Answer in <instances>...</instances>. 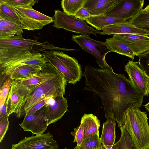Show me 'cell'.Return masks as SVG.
<instances>
[{
  "mask_svg": "<svg viewBox=\"0 0 149 149\" xmlns=\"http://www.w3.org/2000/svg\"><path fill=\"white\" fill-rule=\"evenodd\" d=\"M83 76L85 79L84 90L99 95L105 117L114 119L119 128L128 109L142 106L143 95L124 74L115 73L111 67L98 69L86 66Z\"/></svg>",
  "mask_w": 149,
  "mask_h": 149,
  "instance_id": "1",
  "label": "cell"
},
{
  "mask_svg": "<svg viewBox=\"0 0 149 149\" xmlns=\"http://www.w3.org/2000/svg\"><path fill=\"white\" fill-rule=\"evenodd\" d=\"M146 111L139 108L128 109L121 127L128 132L137 149L149 148V125Z\"/></svg>",
  "mask_w": 149,
  "mask_h": 149,
  "instance_id": "2",
  "label": "cell"
},
{
  "mask_svg": "<svg viewBox=\"0 0 149 149\" xmlns=\"http://www.w3.org/2000/svg\"><path fill=\"white\" fill-rule=\"evenodd\" d=\"M43 54L46 61L62 73L67 82L74 85L80 80L83 75L81 67L75 58L54 50L45 51Z\"/></svg>",
  "mask_w": 149,
  "mask_h": 149,
  "instance_id": "3",
  "label": "cell"
},
{
  "mask_svg": "<svg viewBox=\"0 0 149 149\" xmlns=\"http://www.w3.org/2000/svg\"><path fill=\"white\" fill-rule=\"evenodd\" d=\"M67 81L60 73L55 77L43 83L31 94L21 112V117L34 105L47 97L64 95Z\"/></svg>",
  "mask_w": 149,
  "mask_h": 149,
  "instance_id": "4",
  "label": "cell"
},
{
  "mask_svg": "<svg viewBox=\"0 0 149 149\" xmlns=\"http://www.w3.org/2000/svg\"><path fill=\"white\" fill-rule=\"evenodd\" d=\"M13 8L19 18L22 29L29 31L39 30L53 22V17L36 10L32 7L18 6Z\"/></svg>",
  "mask_w": 149,
  "mask_h": 149,
  "instance_id": "5",
  "label": "cell"
},
{
  "mask_svg": "<svg viewBox=\"0 0 149 149\" xmlns=\"http://www.w3.org/2000/svg\"><path fill=\"white\" fill-rule=\"evenodd\" d=\"M53 18L54 24L52 26L58 29H63L77 33L91 34L96 36V34L101 32L88 26L84 21L68 15L59 10L54 11Z\"/></svg>",
  "mask_w": 149,
  "mask_h": 149,
  "instance_id": "6",
  "label": "cell"
},
{
  "mask_svg": "<svg viewBox=\"0 0 149 149\" xmlns=\"http://www.w3.org/2000/svg\"><path fill=\"white\" fill-rule=\"evenodd\" d=\"M31 94L30 90L20 81L14 80L6 100L8 116L16 113L17 117L20 118L22 111Z\"/></svg>",
  "mask_w": 149,
  "mask_h": 149,
  "instance_id": "7",
  "label": "cell"
},
{
  "mask_svg": "<svg viewBox=\"0 0 149 149\" xmlns=\"http://www.w3.org/2000/svg\"><path fill=\"white\" fill-rule=\"evenodd\" d=\"M72 37L71 40L78 44L84 51L95 57L100 69L110 66L105 58L110 52L106 48L104 42L91 38L88 34L72 35Z\"/></svg>",
  "mask_w": 149,
  "mask_h": 149,
  "instance_id": "8",
  "label": "cell"
},
{
  "mask_svg": "<svg viewBox=\"0 0 149 149\" xmlns=\"http://www.w3.org/2000/svg\"><path fill=\"white\" fill-rule=\"evenodd\" d=\"M47 105L34 113L24 116L22 123L19 124L24 131H30L33 135L43 134L49 125Z\"/></svg>",
  "mask_w": 149,
  "mask_h": 149,
  "instance_id": "9",
  "label": "cell"
},
{
  "mask_svg": "<svg viewBox=\"0 0 149 149\" xmlns=\"http://www.w3.org/2000/svg\"><path fill=\"white\" fill-rule=\"evenodd\" d=\"M13 149H58V145L49 132L26 137L18 143L12 145Z\"/></svg>",
  "mask_w": 149,
  "mask_h": 149,
  "instance_id": "10",
  "label": "cell"
},
{
  "mask_svg": "<svg viewBox=\"0 0 149 149\" xmlns=\"http://www.w3.org/2000/svg\"><path fill=\"white\" fill-rule=\"evenodd\" d=\"M124 70L129 79L144 96L149 95V77L142 69L138 62L129 60L125 65Z\"/></svg>",
  "mask_w": 149,
  "mask_h": 149,
  "instance_id": "11",
  "label": "cell"
},
{
  "mask_svg": "<svg viewBox=\"0 0 149 149\" xmlns=\"http://www.w3.org/2000/svg\"><path fill=\"white\" fill-rule=\"evenodd\" d=\"M144 2V0H121L106 15L130 21L142 11Z\"/></svg>",
  "mask_w": 149,
  "mask_h": 149,
  "instance_id": "12",
  "label": "cell"
},
{
  "mask_svg": "<svg viewBox=\"0 0 149 149\" xmlns=\"http://www.w3.org/2000/svg\"><path fill=\"white\" fill-rule=\"evenodd\" d=\"M113 37L125 43L135 56H139L149 52V37L138 34H118Z\"/></svg>",
  "mask_w": 149,
  "mask_h": 149,
  "instance_id": "13",
  "label": "cell"
},
{
  "mask_svg": "<svg viewBox=\"0 0 149 149\" xmlns=\"http://www.w3.org/2000/svg\"><path fill=\"white\" fill-rule=\"evenodd\" d=\"M50 44L47 42L41 43L37 39L24 38L22 35L14 36L5 39H0V48H12L26 49L34 52H38L34 47L47 48Z\"/></svg>",
  "mask_w": 149,
  "mask_h": 149,
  "instance_id": "14",
  "label": "cell"
},
{
  "mask_svg": "<svg viewBox=\"0 0 149 149\" xmlns=\"http://www.w3.org/2000/svg\"><path fill=\"white\" fill-rule=\"evenodd\" d=\"M47 62L43 54L31 52L24 56L11 63L0 67L1 74L8 77L16 68L25 65L38 66L42 68Z\"/></svg>",
  "mask_w": 149,
  "mask_h": 149,
  "instance_id": "15",
  "label": "cell"
},
{
  "mask_svg": "<svg viewBox=\"0 0 149 149\" xmlns=\"http://www.w3.org/2000/svg\"><path fill=\"white\" fill-rule=\"evenodd\" d=\"M61 72L49 63L47 62L42 70L36 75L20 81L32 93L38 86L48 80L52 79Z\"/></svg>",
  "mask_w": 149,
  "mask_h": 149,
  "instance_id": "16",
  "label": "cell"
},
{
  "mask_svg": "<svg viewBox=\"0 0 149 149\" xmlns=\"http://www.w3.org/2000/svg\"><path fill=\"white\" fill-rule=\"evenodd\" d=\"M47 106L49 125L61 119L68 110L67 99L63 95L50 97Z\"/></svg>",
  "mask_w": 149,
  "mask_h": 149,
  "instance_id": "17",
  "label": "cell"
},
{
  "mask_svg": "<svg viewBox=\"0 0 149 149\" xmlns=\"http://www.w3.org/2000/svg\"><path fill=\"white\" fill-rule=\"evenodd\" d=\"M102 30L100 33L102 35L134 34L149 36V31L137 27L129 21L110 25Z\"/></svg>",
  "mask_w": 149,
  "mask_h": 149,
  "instance_id": "18",
  "label": "cell"
},
{
  "mask_svg": "<svg viewBox=\"0 0 149 149\" xmlns=\"http://www.w3.org/2000/svg\"><path fill=\"white\" fill-rule=\"evenodd\" d=\"M121 0H88L83 7L92 16L106 15L111 11Z\"/></svg>",
  "mask_w": 149,
  "mask_h": 149,
  "instance_id": "19",
  "label": "cell"
},
{
  "mask_svg": "<svg viewBox=\"0 0 149 149\" xmlns=\"http://www.w3.org/2000/svg\"><path fill=\"white\" fill-rule=\"evenodd\" d=\"M80 123L83 127V140L95 135H99L100 122L97 117L93 114H84L81 117Z\"/></svg>",
  "mask_w": 149,
  "mask_h": 149,
  "instance_id": "20",
  "label": "cell"
},
{
  "mask_svg": "<svg viewBox=\"0 0 149 149\" xmlns=\"http://www.w3.org/2000/svg\"><path fill=\"white\" fill-rule=\"evenodd\" d=\"M85 21L87 23L98 31L110 25L129 21L123 19L108 16L106 15L91 16L88 18Z\"/></svg>",
  "mask_w": 149,
  "mask_h": 149,
  "instance_id": "21",
  "label": "cell"
},
{
  "mask_svg": "<svg viewBox=\"0 0 149 149\" xmlns=\"http://www.w3.org/2000/svg\"><path fill=\"white\" fill-rule=\"evenodd\" d=\"M116 120L111 118H107L103 125L100 140L102 144L111 146L114 144L116 138Z\"/></svg>",
  "mask_w": 149,
  "mask_h": 149,
  "instance_id": "22",
  "label": "cell"
},
{
  "mask_svg": "<svg viewBox=\"0 0 149 149\" xmlns=\"http://www.w3.org/2000/svg\"><path fill=\"white\" fill-rule=\"evenodd\" d=\"M107 49L113 52L128 57L132 60L135 56L133 52L126 44L120 40L115 39L113 37L106 39L104 42Z\"/></svg>",
  "mask_w": 149,
  "mask_h": 149,
  "instance_id": "23",
  "label": "cell"
},
{
  "mask_svg": "<svg viewBox=\"0 0 149 149\" xmlns=\"http://www.w3.org/2000/svg\"><path fill=\"white\" fill-rule=\"evenodd\" d=\"M42 68L38 66L23 65L16 68L9 76L13 80L25 79L36 75Z\"/></svg>",
  "mask_w": 149,
  "mask_h": 149,
  "instance_id": "24",
  "label": "cell"
},
{
  "mask_svg": "<svg viewBox=\"0 0 149 149\" xmlns=\"http://www.w3.org/2000/svg\"><path fill=\"white\" fill-rule=\"evenodd\" d=\"M0 18L17 24H21L19 18L13 8L0 0Z\"/></svg>",
  "mask_w": 149,
  "mask_h": 149,
  "instance_id": "25",
  "label": "cell"
},
{
  "mask_svg": "<svg viewBox=\"0 0 149 149\" xmlns=\"http://www.w3.org/2000/svg\"><path fill=\"white\" fill-rule=\"evenodd\" d=\"M88 0H63L61 1V7L66 14L74 16L77 12L84 6Z\"/></svg>",
  "mask_w": 149,
  "mask_h": 149,
  "instance_id": "26",
  "label": "cell"
},
{
  "mask_svg": "<svg viewBox=\"0 0 149 149\" xmlns=\"http://www.w3.org/2000/svg\"><path fill=\"white\" fill-rule=\"evenodd\" d=\"M120 128L121 136L119 140L115 144L118 149H137L127 130L122 127Z\"/></svg>",
  "mask_w": 149,
  "mask_h": 149,
  "instance_id": "27",
  "label": "cell"
},
{
  "mask_svg": "<svg viewBox=\"0 0 149 149\" xmlns=\"http://www.w3.org/2000/svg\"><path fill=\"white\" fill-rule=\"evenodd\" d=\"M99 135L96 134L83 140L80 145L73 149H100L102 144Z\"/></svg>",
  "mask_w": 149,
  "mask_h": 149,
  "instance_id": "28",
  "label": "cell"
},
{
  "mask_svg": "<svg viewBox=\"0 0 149 149\" xmlns=\"http://www.w3.org/2000/svg\"><path fill=\"white\" fill-rule=\"evenodd\" d=\"M129 22L137 27L149 31V14L143 13L142 11Z\"/></svg>",
  "mask_w": 149,
  "mask_h": 149,
  "instance_id": "29",
  "label": "cell"
},
{
  "mask_svg": "<svg viewBox=\"0 0 149 149\" xmlns=\"http://www.w3.org/2000/svg\"><path fill=\"white\" fill-rule=\"evenodd\" d=\"M13 80L9 76L5 79L3 83L1 85L0 92V108L4 104L7 99Z\"/></svg>",
  "mask_w": 149,
  "mask_h": 149,
  "instance_id": "30",
  "label": "cell"
},
{
  "mask_svg": "<svg viewBox=\"0 0 149 149\" xmlns=\"http://www.w3.org/2000/svg\"><path fill=\"white\" fill-rule=\"evenodd\" d=\"M0 26L5 27L15 35H22L23 33L20 24H17L7 20L0 18Z\"/></svg>",
  "mask_w": 149,
  "mask_h": 149,
  "instance_id": "31",
  "label": "cell"
},
{
  "mask_svg": "<svg viewBox=\"0 0 149 149\" xmlns=\"http://www.w3.org/2000/svg\"><path fill=\"white\" fill-rule=\"evenodd\" d=\"M6 3L14 8L18 6H28L32 7L38 2L37 0H3Z\"/></svg>",
  "mask_w": 149,
  "mask_h": 149,
  "instance_id": "32",
  "label": "cell"
},
{
  "mask_svg": "<svg viewBox=\"0 0 149 149\" xmlns=\"http://www.w3.org/2000/svg\"><path fill=\"white\" fill-rule=\"evenodd\" d=\"M71 135L74 136L73 142H77V146H79L83 141L84 132L83 126L81 124L76 128H74V131L71 132Z\"/></svg>",
  "mask_w": 149,
  "mask_h": 149,
  "instance_id": "33",
  "label": "cell"
},
{
  "mask_svg": "<svg viewBox=\"0 0 149 149\" xmlns=\"http://www.w3.org/2000/svg\"><path fill=\"white\" fill-rule=\"evenodd\" d=\"M139 57V66L149 77V52Z\"/></svg>",
  "mask_w": 149,
  "mask_h": 149,
  "instance_id": "34",
  "label": "cell"
},
{
  "mask_svg": "<svg viewBox=\"0 0 149 149\" xmlns=\"http://www.w3.org/2000/svg\"><path fill=\"white\" fill-rule=\"evenodd\" d=\"M8 116L0 120V142L3 139L9 127V121Z\"/></svg>",
  "mask_w": 149,
  "mask_h": 149,
  "instance_id": "35",
  "label": "cell"
},
{
  "mask_svg": "<svg viewBox=\"0 0 149 149\" xmlns=\"http://www.w3.org/2000/svg\"><path fill=\"white\" fill-rule=\"evenodd\" d=\"M50 97H47L45 99L36 104L25 113L24 116L26 115L34 113L44 106L48 105L49 98Z\"/></svg>",
  "mask_w": 149,
  "mask_h": 149,
  "instance_id": "36",
  "label": "cell"
},
{
  "mask_svg": "<svg viewBox=\"0 0 149 149\" xmlns=\"http://www.w3.org/2000/svg\"><path fill=\"white\" fill-rule=\"evenodd\" d=\"M92 16L85 8L82 7L76 13L74 16L76 18L82 21L86 20L87 19Z\"/></svg>",
  "mask_w": 149,
  "mask_h": 149,
  "instance_id": "37",
  "label": "cell"
},
{
  "mask_svg": "<svg viewBox=\"0 0 149 149\" xmlns=\"http://www.w3.org/2000/svg\"><path fill=\"white\" fill-rule=\"evenodd\" d=\"M9 116L8 115L6 101L3 106L0 108V120Z\"/></svg>",
  "mask_w": 149,
  "mask_h": 149,
  "instance_id": "38",
  "label": "cell"
},
{
  "mask_svg": "<svg viewBox=\"0 0 149 149\" xmlns=\"http://www.w3.org/2000/svg\"><path fill=\"white\" fill-rule=\"evenodd\" d=\"M100 149H118V148L115 144L111 146H105L102 144Z\"/></svg>",
  "mask_w": 149,
  "mask_h": 149,
  "instance_id": "39",
  "label": "cell"
},
{
  "mask_svg": "<svg viewBox=\"0 0 149 149\" xmlns=\"http://www.w3.org/2000/svg\"><path fill=\"white\" fill-rule=\"evenodd\" d=\"M142 13H143L149 14V4L143 9Z\"/></svg>",
  "mask_w": 149,
  "mask_h": 149,
  "instance_id": "40",
  "label": "cell"
},
{
  "mask_svg": "<svg viewBox=\"0 0 149 149\" xmlns=\"http://www.w3.org/2000/svg\"><path fill=\"white\" fill-rule=\"evenodd\" d=\"M145 108L149 112V102L144 105Z\"/></svg>",
  "mask_w": 149,
  "mask_h": 149,
  "instance_id": "41",
  "label": "cell"
},
{
  "mask_svg": "<svg viewBox=\"0 0 149 149\" xmlns=\"http://www.w3.org/2000/svg\"><path fill=\"white\" fill-rule=\"evenodd\" d=\"M64 149H67V148H65Z\"/></svg>",
  "mask_w": 149,
  "mask_h": 149,
  "instance_id": "42",
  "label": "cell"
},
{
  "mask_svg": "<svg viewBox=\"0 0 149 149\" xmlns=\"http://www.w3.org/2000/svg\"><path fill=\"white\" fill-rule=\"evenodd\" d=\"M12 149V148H11V149Z\"/></svg>",
  "mask_w": 149,
  "mask_h": 149,
  "instance_id": "43",
  "label": "cell"
}]
</instances>
